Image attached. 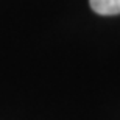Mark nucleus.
<instances>
[{"label":"nucleus","mask_w":120,"mask_h":120,"mask_svg":"<svg viewBox=\"0 0 120 120\" xmlns=\"http://www.w3.org/2000/svg\"><path fill=\"white\" fill-rule=\"evenodd\" d=\"M94 13L100 16H116L120 14V0H89Z\"/></svg>","instance_id":"obj_1"}]
</instances>
